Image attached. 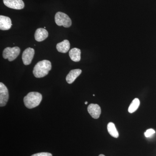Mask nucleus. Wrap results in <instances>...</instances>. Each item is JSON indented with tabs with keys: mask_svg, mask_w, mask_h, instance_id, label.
Instances as JSON below:
<instances>
[{
	"mask_svg": "<svg viewBox=\"0 0 156 156\" xmlns=\"http://www.w3.org/2000/svg\"><path fill=\"white\" fill-rule=\"evenodd\" d=\"M51 67V62L49 60H43L39 62L34 67V76L38 78L44 77L48 74Z\"/></svg>",
	"mask_w": 156,
	"mask_h": 156,
	"instance_id": "f257e3e1",
	"label": "nucleus"
},
{
	"mask_svg": "<svg viewBox=\"0 0 156 156\" xmlns=\"http://www.w3.org/2000/svg\"><path fill=\"white\" fill-rule=\"evenodd\" d=\"M42 100V95L37 92H29L23 98L25 106L31 109L38 106Z\"/></svg>",
	"mask_w": 156,
	"mask_h": 156,
	"instance_id": "f03ea898",
	"label": "nucleus"
},
{
	"mask_svg": "<svg viewBox=\"0 0 156 156\" xmlns=\"http://www.w3.org/2000/svg\"><path fill=\"white\" fill-rule=\"evenodd\" d=\"M55 21L56 24L59 26L64 27H69L72 25V21L67 14L61 12L56 13L55 16Z\"/></svg>",
	"mask_w": 156,
	"mask_h": 156,
	"instance_id": "7ed1b4c3",
	"label": "nucleus"
},
{
	"mask_svg": "<svg viewBox=\"0 0 156 156\" xmlns=\"http://www.w3.org/2000/svg\"><path fill=\"white\" fill-rule=\"evenodd\" d=\"M20 50L17 47L11 48L8 47L4 50L3 57L5 59H8L9 61H12L16 59L19 56Z\"/></svg>",
	"mask_w": 156,
	"mask_h": 156,
	"instance_id": "20e7f679",
	"label": "nucleus"
},
{
	"mask_svg": "<svg viewBox=\"0 0 156 156\" xmlns=\"http://www.w3.org/2000/svg\"><path fill=\"white\" fill-rule=\"evenodd\" d=\"M9 99V90L3 83H0V106H5Z\"/></svg>",
	"mask_w": 156,
	"mask_h": 156,
	"instance_id": "39448f33",
	"label": "nucleus"
},
{
	"mask_svg": "<svg viewBox=\"0 0 156 156\" xmlns=\"http://www.w3.org/2000/svg\"><path fill=\"white\" fill-rule=\"evenodd\" d=\"M3 2L10 9L21 10L24 7V3L22 0H3Z\"/></svg>",
	"mask_w": 156,
	"mask_h": 156,
	"instance_id": "423d86ee",
	"label": "nucleus"
},
{
	"mask_svg": "<svg viewBox=\"0 0 156 156\" xmlns=\"http://www.w3.org/2000/svg\"><path fill=\"white\" fill-rule=\"evenodd\" d=\"M35 51L33 48H29L26 49L23 53L22 58L23 64L28 65L30 64L34 55Z\"/></svg>",
	"mask_w": 156,
	"mask_h": 156,
	"instance_id": "0eeeda50",
	"label": "nucleus"
},
{
	"mask_svg": "<svg viewBox=\"0 0 156 156\" xmlns=\"http://www.w3.org/2000/svg\"><path fill=\"white\" fill-rule=\"evenodd\" d=\"M88 111L90 115L94 119H98L101 113L100 107L96 104H91L88 107Z\"/></svg>",
	"mask_w": 156,
	"mask_h": 156,
	"instance_id": "6e6552de",
	"label": "nucleus"
},
{
	"mask_svg": "<svg viewBox=\"0 0 156 156\" xmlns=\"http://www.w3.org/2000/svg\"><path fill=\"white\" fill-rule=\"evenodd\" d=\"M12 25L10 18L3 15L0 16V29L1 30H9L11 28Z\"/></svg>",
	"mask_w": 156,
	"mask_h": 156,
	"instance_id": "1a4fd4ad",
	"label": "nucleus"
},
{
	"mask_svg": "<svg viewBox=\"0 0 156 156\" xmlns=\"http://www.w3.org/2000/svg\"><path fill=\"white\" fill-rule=\"evenodd\" d=\"M48 33L44 28H40L36 31L34 34L35 39L38 42H41L48 38Z\"/></svg>",
	"mask_w": 156,
	"mask_h": 156,
	"instance_id": "9d476101",
	"label": "nucleus"
},
{
	"mask_svg": "<svg viewBox=\"0 0 156 156\" xmlns=\"http://www.w3.org/2000/svg\"><path fill=\"white\" fill-rule=\"evenodd\" d=\"M82 72V70L80 69H73L71 70L69 73L66 76V80L68 83H73L76 79L81 74Z\"/></svg>",
	"mask_w": 156,
	"mask_h": 156,
	"instance_id": "9b49d317",
	"label": "nucleus"
},
{
	"mask_svg": "<svg viewBox=\"0 0 156 156\" xmlns=\"http://www.w3.org/2000/svg\"><path fill=\"white\" fill-rule=\"evenodd\" d=\"M70 46L69 41L65 40L57 44L56 49L60 53H66L69 50Z\"/></svg>",
	"mask_w": 156,
	"mask_h": 156,
	"instance_id": "f8f14e48",
	"label": "nucleus"
},
{
	"mask_svg": "<svg viewBox=\"0 0 156 156\" xmlns=\"http://www.w3.org/2000/svg\"><path fill=\"white\" fill-rule=\"evenodd\" d=\"M81 50L77 48H74L70 50L69 56L73 61L78 62L81 59Z\"/></svg>",
	"mask_w": 156,
	"mask_h": 156,
	"instance_id": "ddd939ff",
	"label": "nucleus"
},
{
	"mask_svg": "<svg viewBox=\"0 0 156 156\" xmlns=\"http://www.w3.org/2000/svg\"><path fill=\"white\" fill-rule=\"evenodd\" d=\"M107 130L109 134L113 137L115 138H118L119 137V132L113 123L109 122L108 124Z\"/></svg>",
	"mask_w": 156,
	"mask_h": 156,
	"instance_id": "4468645a",
	"label": "nucleus"
},
{
	"mask_svg": "<svg viewBox=\"0 0 156 156\" xmlns=\"http://www.w3.org/2000/svg\"><path fill=\"white\" fill-rule=\"evenodd\" d=\"M140 104V101L139 99L137 98H134V100L132 101V102L128 108V112L130 113H134L138 108Z\"/></svg>",
	"mask_w": 156,
	"mask_h": 156,
	"instance_id": "2eb2a0df",
	"label": "nucleus"
},
{
	"mask_svg": "<svg viewBox=\"0 0 156 156\" xmlns=\"http://www.w3.org/2000/svg\"><path fill=\"white\" fill-rule=\"evenodd\" d=\"M155 133V131L153 129H148L144 133V135L146 137H149Z\"/></svg>",
	"mask_w": 156,
	"mask_h": 156,
	"instance_id": "dca6fc26",
	"label": "nucleus"
},
{
	"mask_svg": "<svg viewBox=\"0 0 156 156\" xmlns=\"http://www.w3.org/2000/svg\"><path fill=\"white\" fill-rule=\"evenodd\" d=\"M31 156H52V154H51L49 153L41 152L34 154Z\"/></svg>",
	"mask_w": 156,
	"mask_h": 156,
	"instance_id": "f3484780",
	"label": "nucleus"
},
{
	"mask_svg": "<svg viewBox=\"0 0 156 156\" xmlns=\"http://www.w3.org/2000/svg\"><path fill=\"white\" fill-rule=\"evenodd\" d=\"M98 156H105L104 155H103V154H100V155H99Z\"/></svg>",
	"mask_w": 156,
	"mask_h": 156,
	"instance_id": "a211bd4d",
	"label": "nucleus"
},
{
	"mask_svg": "<svg viewBox=\"0 0 156 156\" xmlns=\"http://www.w3.org/2000/svg\"><path fill=\"white\" fill-rule=\"evenodd\" d=\"M85 104L86 105H87V104H88V102H87V101H86V102H85Z\"/></svg>",
	"mask_w": 156,
	"mask_h": 156,
	"instance_id": "6ab92c4d",
	"label": "nucleus"
}]
</instances>
